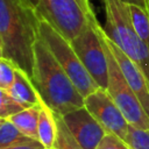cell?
<instances>
[{"mask_svg":"<svg viewBox=\"0 0 149 149\" xmlns=\"http://www.w3.org/2000/svg\"><path fill=\"white\" fill-rule=\"evenodd\" d=\"M36 10L22 0H0V57L33 78L35 45L40 40Z\"/></svg>","mask_w":149,"mask_h":149,"instance_id":"obj_1","label":"cell"},{"mask_svg":"<svg viewBox=\"0 0 149 149\" xmlns=\"http://www.w3.org/2000/svg\"><path fill=\"white\" fill-rule=\"evenodd\" d=\"M31 80L47 106L62 116L84 106L85 98L41 38L35 45Z\"/></svg>","mask_w":149,"mask_h":149,"instance_id":"obj_2","label":"cell"},{"mask_svg":"<svg viewBox=\"0 0 149 149\" xmlns=\"http://www.w3.org/2000/svg\"><path fill=\"white\" fill-rule=\"evenodd\" d=\"M105 8V35L144 72L149 80V45L135 31L127 3L121 0H102Z\"/></svg>","mask_w":149,"mask_h":149,"instance_id":"obj_3","label":"cell"},{"mask_svg":"<svg viewBox=\"0 0 149 149\" xmlns=\"http://www.w3.org/2000/svg\"><path fill=\"white\" fill-rule=\"evenodd\" d=\"M36 13L69 41L81 34L97 17L90 0H38Z\"/></svg>","mask_w":149,"mask_h":149,"instance_id":"obj_4","label":"cell"},{"mask_svg":"<svg viewBox=\"0 0 149 149\" xmlns=\"http://www.w3.org/2000/svg\"><path fill=\"white\" fill-rule=\"evenodd\" d=\"M40 38L47 44L54 57L84 98L99 88L94 79L83 65L71 42L44 20L40 21Z\"/></svg>","mask_w":149,"mask_h":149,"instance_id":"obj_5","label":"cell"},{"mask_svg":"<svg viewBox=\"0 0 149 149\" xmlns=\"http://www.w3.org/2000/svg\"><path fill=\"white\" fill-rule=\"evenodd\" d=\"M101 27L102 26H100V35L108 59V83L106 91L111 95L113 101L116 104V106L120 108L129 125L141 129H149V116L146 113L140 100L133 92L132 87L128 85L113 54L107 47L102 37Z\"/></svg>","mask_w":149,"mask_h":149,"instance_id":"obj_6","label":"cell"},{"mask_svg":"<svg viewBox=\"0 0 149 149\" xmlns=\"http://www.w3.org/2000/svg\"><path fill=\"white\" fill-rule=\"evenodd\" d=\"M100 23L94 17L91 24L71 42L83 65L101 88L108 83V59L100 35Z\"/></svg>","mask_w":149,"mask_h":149,"instance_id":"obj_7","label":"cell"},{"mask_svg":"<svg viewBox=\"0 0 149 149\" xmlns=\"http://www.w3.org/2000/svg\"><path fill=\"white\" fill-rule=\"evenodd\" d=\"M84 106L107 133L126 140L129 123L105 88H97L85 97Z\"/></svg>","mask_w":149,"mask_h":149,"instance_id":"obj_8","label":"cell"},{"mask_svg":"<svg viewBox=\"0 0 149 149\" xmlns=\"http://www.w3.org/2000/svg\"><path fill=\"white\" fill-rule=\"evenodd\" d=\"M62 118L83 149H97L98 144L107 133L85 106L72 111Z\"/></svg>","mask_w":149,"mask_h":149,"instance_id":"obj_9","label":"cell"},{"mask_svg":"<svg viewBox=\"0 0 149 149\" xmlns=\"http://www.w3.org/2000/svg\"><path fill=\"white\" fill-rule=\"evenodd\" d=\"M101 33L102 37L109 48L111 52L113 54L122 74L125 76V79L127 80L128 85L132 87L133 92L140 100L141 105L143 106L146 113L149 116V80L144 72L137 66L135 62H133L127 55H125L104 33L102 27H101Z\"/></svg>","mask_w":149,"mask_h":149,"instance_id":"obj_10","label":"cell"},{"mask_svg":"<svg viewBox=\"0 0 149 149\" xmlns=\"http://www.w3.org/2000/svg\"><path fill=\"white\" fill-rule=\"evenodd\" d=\"M6 91L24 108L37 106L41 102V97L31 78L19 68H16L13 84Z\"/></svg>","mask_w":149,"mask_h":149,"instance_id":"obj_11","label":"cell"},{"mask_svg":"<svg viewBox=\"0 0 149 149\" xmlns=\"http://www.w3.org/2000/svg\"><path fill=\"white\" fill-rule=\"evenodd\" d=\"M58 134V123L56 113L41 100L37 139L45 149H54Z\"/></svg>","mask_w":149,"mask_h":149,"instance_id":"obj_12","label":"cell"},{"mask_svg":"<svg viewBox=\"0 0 149 149\" xmlns=\"http://www.w3.org/2000/svg\"><path fill=\"white\" fill-rule=\"evenodd\" d=\"M40 108H41V102L37 106L24 108L23 111L10 116L8 120H10L23 135L38 140L37 139V127H38Z\"/></svg>","mask_w":149,"mask_h":149,"instance_id":"obj_13","label":"cell"},{"mask_svg":"<svg viewBox=\"0 0 149 149\" xmlns=\"http://www.w3.org/2000/svg\"><path fill=\"white\" fill-rule=\"evenodd\" d=\"M133 27L140 38L149 45V12L136 5H127Z\"/></svg>","mask_w":149,"mask_h":149,"instance_id":"obj_14","label":"cell"},{"mask_svg":"<svg viewBox=\"0 0 149 149\" xmlns=\"http://www.w3.org/2000/svg\"><path fill=\"white\" fill-rule=\"evenodd\" d=\"M56 115H57V123H58V134H57L54 149H83V147L78 143V141L69 130L62 115L57 113Z\"/></svg>","mask_w":149,"mask_h":149,"instance_id":"obj_15","label":"cell"},{"mask_svg":"<svg viewBox=\"0 0 149 149\" xmlns=\"http://www.w3.org/2000/svg\"><path fill=\"white\" fill-rule=\"evenodd\" d=\"M24 136L10 120L0 119V149L13 144Z\"/></svg>","mask_w":149,"mask_h":149,"instance_id":"obj_16","label":"cell"},{"mask_svg":"<svg viewBox=\"0 0 149 149\" xmlns=\"http://www.w3.org/2000/svg\"><path fill=\"white\" fill-rule=\"evenodd\" d=\"M125 142L130 149H149V129H141L129 125Z\"/></svg>","mask_w":149,"mask_h":149,"instance_id":"obj_17","label":"cell"},{"mask_svg":"<svg viewBox=\"0 0 149 149\" xmlns=\"http://www.w3.org/2000/svg\"><path fill=\"white\" fill-rule=\"evenodd\" d=\"M23 109L24 107L6 90H0V119H9Z\"/></svg>","mask_w":149,"mask_h":149,"instance_id":"obj_18","label":"cell"},{"mask_svg":"<svg viewBox=\"0 0 149 149\" xmlns=\"http://www.w3.org/2000/svg\"><path fill=\"white\" fill-rule=\"evenodd\" d=\"M16 72V65L10 61L0 57V90H8L13 84Z\"/></svg>","mask_w":149,"mask_h":149,"instance_id":"obj_19","label":"cell"},{"mask_svg":"<svg viewBox=\"0 0 149 149\" xmlns=\"http://www.w3.org/2000/svg\"><path fill=\"white\" fill-rule=\"evenodd\" d=\"M97 149H130V148L123 140H121L116 135L106 133V135L98 144Z\"/></svg>","mask_w":149,"mask_h":149,"instance_id":"obj_20","label":"cell"},{"mask_svg":"<svg viewBox=\"0 0 149 149\" xmlns=\"http://www.w3.org/2000/svg\"><path fill=\"white\" fill-rule=\"evenodd\" d=\"M1 149H45V148L38 140L24 136V137L20 139L19 141L14 142L13 144L1 148Z\"/></svg>","mask_w":149,"mask_h":149,"instance_id":"obj_21","label":"cell"},{"mask_svg":"<svg viewBox=\"0 0 149 149\" xmlns=\"http://www.w3.org/2000/svg\"><path fill=\"white\" fill-rule=\"evenodd\" d=\"M121 1L127 3V5H136V6H140L144 9H148L147 0H121Z\"/></svg>","mask_w":149,"mask_h":149,"instance_id":"obj_22","label":"cell"},{"mask_svg":"<svg viewBox=\"0 0 149 149\" xmlns=\"http://www.w3.org/2000/svg\"><path fill=\"white\" fill-rule=\"evenodd\" d=\"M22 1H24L28 6H30L31 8H34V9L36 10L37 5H38V0H22Z\"/></svg>","mask_w":149,"mask_h":149,"instance_id":"obj_23","label":"cell"},{"mask_svg":"<svg viewBox=\"0 0 149 149\" xmlns=\"http://www.w3.org/2000/svg\"><path fill=\"white\" fill-rule=\"evenodd\" d=\"M147 5H148V12H149V0H147Z\"/></svg>","mask_w":149,"mask_h":149,"instance_id":"obj_24","label":"cell"}]
</instances>
